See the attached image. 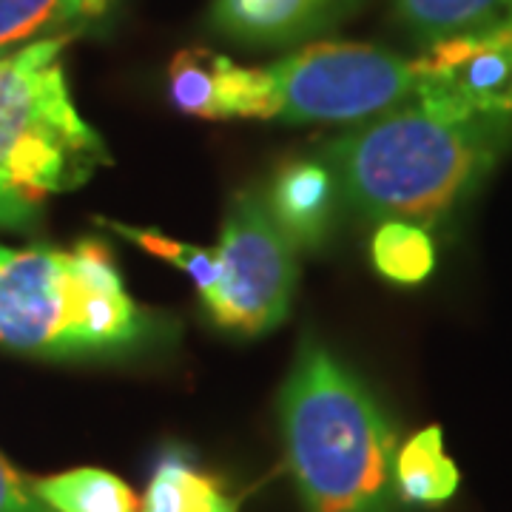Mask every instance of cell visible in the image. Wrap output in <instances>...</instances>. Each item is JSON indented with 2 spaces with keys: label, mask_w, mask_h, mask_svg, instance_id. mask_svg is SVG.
I'll return each instance as SVG.
<instances>
[{
  "label": "cell",
  "mask_w": 512,
  "mask_h": 512,
  "mask_svg": "<svg viewBox=\"0 0 512 512\" xmlns=\"http://www.w3.org/2000/svg\"><path fill=\"white\" fill-rule=\"evenodd\" d=\"M512 120H456L410 97L330 140L339 197L362 220L430 225L450 214L507 146Z\"/></svg>",
  "instance_id": "1"
},
{
  "label": "cell",
  "mask_w": 512,
  "mask_h": 512,
  "mask_svg": "<svg viewBox=\"0 0 512 512\" xmlns=\"http://www.w3.org/2000/svg\"><path fill=\"white\" fill-rule=\"evenodd\" d=\"M37 498L55 512H140V501L123 478L100 467H77L32 478Z\"/></svg>",
  "instance_id": "13"
},
{
  "label": "cell",
  "mask_w": 512,
  "mask_h": 512,
  "mask_svg": "<svg viewBox=\"0 0 512 512\" xmlns=\"http://www.w3.org/2000/svg\"><path fill=\"white\" fill-rule=\"evenodd\" d=\"M458 467L444 453L441 427H424L396 450L393 484L404 504L436 507L450 501L458 490Z\"/></svg>",
  "instance_id": "11"
},
{
  "label": "cell",
  "mask_w": 512,
  "mask_h": 512,
  "mask_svg": "<svg viewBox=\"0 0 512 512\" xmlns=\"http://www.w3.org/2000/svg\"><path fill=\"white\" fill-rule=\"evenodd\" d=\"M393 15L407 35L430 49L439 40L507 18V6L504 0H396Z\"/></svg>",
  "instance_id": "14"
},
{
  "label": "cell",
  "mask_w": 512,
  "mask_h": 512,
  "mask_svg": "<svg viewBox=\"0 0 512 512\" xmlns=\"http://www.w3.org/2000/svg\"><path fill=\"white\" fill-rule=\"evenodd\" d=\"M168 92L174 106L202 120L217 117V52L208 49H183L171 60Z\"/></svg>",
  "instance_id": "17"
},
{
  "label": "cell",
  "mask_w": 512,
  "mask_h": 512,
  "mask_svg": "<svg viewBox=\"0 0 512 512\" xmlns=\"http://www.w3.org/2000/svg\"><path fill=\"white\" fill-rule=\"evenodd\" d=\"M0 512H55L37 498L32 481L20 476L3 456H0Z\"/></svg>",
  "instance_id": "18"
},
{
  "label": "cell",
  "mask_w": 512,
  "mask_h": 512,
  "mask_svg": "<svg viewBox=\"0 0 512 512\" xmlns=\"http://www.w3.org/2000/svg\"><path fill=\"white\" fill-rule=\"evenodd\" d=\"M74 35H55L0 52V228L35 225L55 194L89 183L109 148L66 83L63 52Z\"/></svg>",
  "instance_id": "4"
},
{
  "label": "cell",
  "mask_w": 512,
  "mask_h": 512,
  "mask_svg": "<svg viewBox=\"0 0 512 512\" xmlns=\"http://www.w3.org/2000/svg\"><path fill=\"white\" fill-rule=\"evenodd\" d=\"M504 6H507V18H512V0H504Z\"/></svg>",
  "instance_id": "19"
},
{
  "label": "cell",
  "mask_w": 512,
  "mask_h": 512,
  "mask_svg": "<svg viewBox=\"0 0 512 512\" xmlns=\"http://www.w3.org/2000/svg\"><path fill=\"white\" fill-rule=\"evenodd\" d=\"M271 217L296 248H319L339 214V183L325 160H293L274 177L265 194Z\"/></svg>",
  "instance_id": "8"
},
{
  "label": "cell",
  "mask_w": 512,
  "mask_h": 512,
  "mask_svg": "<svg viewBox=\"0 0 512 512\" xmlns=\"http://www.w3.org/2000/svg\"><path fill=\"white\" fill-rule=\"evenodd\" d=\"M359 0H217L214 23L234 40L279 46L348 15Z\"/></svg>",
  "instance_id": "9"
},
{
  "label": "cell",
  "mask_w": 512,
  "mask_h": 512,
  "mask_svg": "<svg viewBox=\"0 0 512 512\" xmlns=\"http://www.w3.org/2000/svg\"><path fill=\"white\" fill-rule=\"evenodd\" d=\"M100 225L111 228L117 237L128 239L134 245H140L148 254L160 256L165 262H171L174 268H180L183 274L194 279V285L200 288V296L214 291V285L220 282V256L217 248H200V245H188L180 239H171L154 231V228H134V225H123V222L100 220Z\"/></svg>",
  "instance_id": "16"
},
{
  "label": "cell",
  "mask_w": 512,
  "mask_h": 512,
  "mask_svg": "<svg viewBox=\"0 0 512 512\" xmlns=\"http://www.w3.org/2000/svg\"><path fill=\"white\" fill-rule=\"evenodd\" d=\"M163 333L126 291L106 242L74 248L0 245V345L49 359L123 356Z\"/></svg>",
  "instance_id": "3"
},
{
  "label": "cell",
  "mask_w": 512,
  "mask_h": 512,
  "mask_svg": "<svg viewBox=\"0 0 512 512\" xmlns=\"http://www.w3.org/2000/svg\"><path fill=\"white\" fill-rule=\"evenodd\" d=\"M419 63L421 103L456 120H512V18L433 43Z\"/></svg>",
  "instance_id": "7"
},
{
  "label": "cell",
  "mask_w": 512,
  "mask_h": 512,
  "mask_svg": "<svg viewBox=\"0 0 512 512\" xmlns=\"http://www.w3.org/2000/svg\"><path fill=\"white\" fill-rule=\"evenodd\" d=\"M279 421L305 510L393 512V424L367 384L316 342L293 362Z\"/></svg>",
  "instance_id": "2"
},
{
  "label": "cell",
  "mask_w": 512,
  "mask_h": 512,
  "mask_svg": "<svg viewBox=\"0 0 512 512\" xmlns=\"http://www.w3.org/2000/svg\"><path fill=\"white\" fill-rule=\"evenodd\" d=\"M140 512H239V501L225 493L220 478L202 473L180 450H168L154 464Z\"/></svg>",
  "instance_id": "10"
},
{
  "label": "cell",
  "mask_w": 512,
  "mask_h": 512,
  "mask_svg": "<svg viewBox=\"0 0 512 512\" xmlns=\"http://www.w3.org/2000/svg\"><path fill=\"white\" fill-rule=\"evenodd\" d=\"M114 0H0V52L43 37L77 35L103 18Z\"/></svg>",
  "instance_id": "12"
},
{
  "label": "cell",
  "mask_w": 512,
  "mask_h": 512,
  "mask_svg": "<svg viewBox=\"0 0 512 512\" xmlns=\"http://www.w3.org/2000/svg\"><path fill=\"white\" fill-rule=\"evenodd\" d=\"M373 268L396 285H419L436 268L430 234L413 222L387 220L370 239Z\"/></svg>",
  "instance_id": "15"
},
{
  "label": "cell",
  "mask_w": 512,
  "mask_h": 512,
  "mask_svg": "<svg viewBox=\"0 0 512 512\" xmlns=\"http://www.w3.org/2000/svg\"><path fill=\"white\" fill-rule=\"evenodd\" d=\"M419 63L382 46L322 40L271 66L217 55V117L285 123H365L410 100Z\"/></svg>",
  "instance_id": "5"
},
{
  "label": "cell",
  "mask_w": 512,
  "mask_h": 512,
  "mask_svg": "<svg viewBox=\"0 0 512 512\" xmlns=\"http://www.w3.org/2000/svg\"><path fill=\"white\" fill-rule=\"evenodd\" d=\"M220 282L200 296L208 316L225 330L265 333L291 308L296 288V245L271 217L265 194H239L220 245Z\"/></svg>",
  "instance_id": "6"
}]
</instances>
